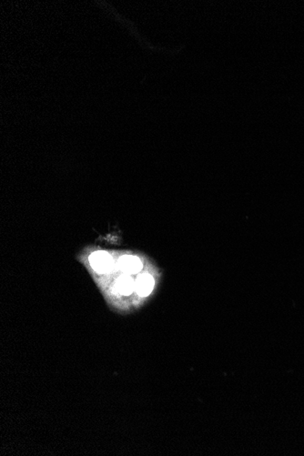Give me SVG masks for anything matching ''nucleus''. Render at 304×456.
<instances>
[{
  "label": "nucleus",
  "instance_id": "f257e3e1",
  "mask_svg": "<svg viewBox=\"0 0 304 456\" xmlns=\"http://www.w3.org/2000/svg\"><path fill=\"white\" fill-rule=\"evenodd\" d=\"M90 263L97 273H108L113 267V260L109 253L105 252H96L91 254Z\"/></svg>",
  "mask_w": 304,
  "mask_h": 456
},
{
  "label": "nucleus",
  "instance_id": "f03ea898",
  "mask_svg": "<svg viewBox=\"0 0 304 456\" xmlns=\"http://www.w3.org/2000/svg\"><path fill=\"white\" fill-rule=\"evenodd\" d=\"M119 267L122 272L126 273H139L142 267L140 259L135 256L126 255L120 259Z\"/></svg>",
  "mask_w": 304,
  "mask_h": 456
},
{
  "label": "nucleus",
  "instance_id": "7ed1b4c3",
  "mask_svg": "<svg viewBox=\"0 0 304 456\" xmlns=\"http://www.w3.org/2000/svg\"><path fill=\"white\" fill-rule=\"evenodd\" d=\"M154 286V280L150 275L145 274L138 278L136 282V291L140 296L149 295Z\"/></svg>",
  "mask_w": 304,
  "mask_h": 456
},
{
  "label": "nucleus",
  "instance_id": "20e7f679",
  "mask_svg": "<svg viewBox=\"0 0 304 456\" xmlns=\"http://www.w3.org/2000/svg\"><path fill=\"white\" fill-rule=\"evenodd\" d=\"M116 289L119 293L123 294V295H129L133 292L134 289V282L133 280L128 276L124 275L119 278L116 283Z\"/></svg>",
  "mask_w": 304,
  "mask_h": 456
}]
</instances>
